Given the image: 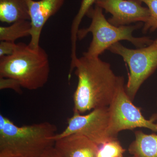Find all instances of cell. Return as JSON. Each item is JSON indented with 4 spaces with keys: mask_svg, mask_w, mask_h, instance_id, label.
<instances>
[{
    "mask_svg": "<svg viewBox=\"0 0 157 157\" xmlns=\"http://www.w3.org/2000/svg\"><path fill=\"white\" fill-rule=\"evenodd\" d=\"M50 71L48 54L40 46L33 48L25 43H17L12 54L0 57V77L16 79L26 89L43 87Z\"/></svg>",
    "mask_w": 157,
    "mask_h": 157,
    "instance_id": "obj_3",
    "label": "cell"
},
{
    "mask_svg": "<svg viewBox=\"0 0 157 157\" xmlns=\"http://www.w3.org/2000/svg\"><path fill=\"white\" fill-rule=\"evenodd\" d=\"M135 157V156H132V157Z\"/></svg>",
    "mask_w": 157,
    "mask_h": 157,
    "instance_id": "obj_21",
    "label": "cell"
},
{
    "mask_svg": "<svg viewBox=\"0 0 157 157\" xmlns=\"http://www.w3.org/2000/svg\"><path fill=\"white\" fill-rule=\"evenodd\" d=\"M56 125L43 122L18 126L0 114V157H41L53 147Z\"/></svg>",
    "mask_w": 157,
    "mask_h": 157,
    "instance_id": "obj_2",
    "label": "cell"
},
{
    "mask_svg": "<svg viewBox=\"0 0 157 157\" xmlns=\"http://www.w3.org/2000/svg\"><path fill=\"white\" fill-rule=\"evenodd\" d=\"M30 0H0V21L12 24L30 19L29 3Z\"/></svg>",
    "mask_w": 157,
    "mask_h": 157,
    "instance_id": "obj_11",
    "label": "cell"
},
{
    "mask_svg": "<svg viewBox=\"0 0 157 157\" xmlns=\"http://www.w3.org/2000/svg\"><path fill=\"white\" fill-rule=\"evenodd\" d=\"M110 116L109 107H100L93 109L86 115L74 113L67 120V126L61 133L57 134L53 139L73 134L83 135L99 146L107 141L116 139L109 134Z\"/></svg>",
    "mask_w": 157,
    "mask_h": 157,
    "instance_id": "obj_7",
    "label": "cell"
},
{
    "mask_svg": "<svg viewBox=\"0 0 157 157\" xmlns=\"http://www.w3.org/2000/svg\"><path fill=\"white\" fill-rule=\"evenodd\" d=\"M78 83L73 94V112L82 114L100 107H109L121 76L116 75L110 64L99 57L84 56L70 66Z\"/></svg>",
    "mask_w": 157,
    "mask_h": 157,
    "instance_id": "obj_1",
    "label": "cell"
},
{
    "mask_svg": "<svg viewBox=\"0 0 157 157\" xmlns=\"http://www.w3.org/2000/svg\"><path fill=\"white\" fill-rule=\"evenodd\" d=\"M66 0H30L29 11L31 29L30 42L29 45L33 48L40 46V37L46 22L52 16L56 14L64 4Z\"/></svg>",
    "mask_w": 157,
    "mask_h": 157,
    "instance_id": "obj_9",
    "label": "cell"
},
{
    "mask_svg": "<svg viewBox=\"0 0 157 157\" xmlns=\"http://www.w3.org/2000/svg\"><path fill=\"white\" fill-rule=\"evenodd\" d=\"M146 4L150 11L149 18L144 23L142 32L146 33L149 31L153 32L157 29V0H142Z\"/></svg>",
    "mask_w": 157,
    "mask_h": 157,
    "instance_id": "obj_16",
    "label": "cell"
},
{
    "mask_svg": "<svg viewBox=\"0 0 157 157\" xmlns=\"http://www.w3.org/2000/svg\"><path fill=\"white\" fill-rule=\"evenodd\" d=\"M99 147L87 137L78 134L57 139L54 145L62 157H97Z\"/></svg>",
    "mask_w": 157,
    "mask_h": 157,
    "instance_id": "obj_10",
    "label": "cell"
},
{
    "mask_svg": "<svg viewBox=\"0 0 157 157\" xmlns=\"http://www.w3.org/2000/svg\"><path fill=\"white\" fill-rule=\"evenodd\" d=\"M41 157H62L59 153L53 147H51L46 151Z\"/></svg>",
    "mask_w": 157,
    "mask_h": 157,
    "instance_id": "obj_19",
    "label": "cell"
},
{
    "mask_svg": "<svg viewBox=\"0 0 157 157\" xmlns=\"http://www.w3.org/2000/svg\"><path fill=\"white\" fill-rule=\"evenodd\" d=\"M142 0H97L95 5L112 14L107 20L112 25L119 27L139 21L147 22L150 11L142 6Z\"/></svg>",
    "mask_w": 157,
    "mask_h": 157,
    "instance_id": "obj_8",
    "label": "cell"
},
{
    "mask_svg": "<svg viewBox=\"0 0 157 157\" xmlns=\"http://www.w3.org/2000/svg\"><path fill=\"white\" fill-rule=\"evenodd\" d=\"M32 28L29 20H21L9 26H0V41L15 42L17 39L30 36Z\"/></svg>",
    "mask_w": 157,
    "mask_h": 157,
    "instance_id": "obj_13",
    "label": "cell"
},
{
    "mask_svg": "<svg viewBox=\"0 0 157 157\" xmlns=\"http://www.w3.org/2000/svg\"><path fill=\"white\" fill-rule=\"evenodd\" d=\"M157 108V100L156 102ZM156 124H157V109L156 112L154 113L151 116V117L150 118Z\"/></svg>",
    "mask_w": 157,
    "mask_h": 157,
    "instance_id": "obj_20",
    "label": "cell"
},
{
    "mask_svg": "<svg viewBox=\"0 0 157 157\" xmlns=\"http://www.w3.org/2000/svg\"><path fill=\"white\" fill-rule=\"evenodd\" d=\"M103 9L95 5L92 7L86 15L91 18L89 27L78 30V39H83L89 33L92 34L93 39L86 52L83 55L89 57H99L105 50L117 42L121 40L131 42L137 48L150 45L153 42L148 37H135L133 33L141 26L140 24L135 25L116 27L112 25L106 19Z\"/></svg>",
    "mask_w": 157,
    "mask_h": 157,
    "instance_id": "obj_4",
    "label": "cell"
},
{
    "mask_svg": "<svg viewBox=\"0 0 157 157\" xmlns=\"http://www.w3.org/2000/svg\"><path fill=\"white\" fill-rule=\"evenodd\" d=\"M97 0H82L80 8L77 14L73 19L71 28V41L76 42L77 41V35L79 27L82 21L88 11L92 7L93 4H95Z\"/></svg>",
    "mask_w": 157,
    "mask_h": 157,
    "instance_id": "obj_14",
    "label": "cell"
},
{
    "mask_svg": "<svg viewBox=\"0 0 157 157\" xmlns=\"http://www.w3.org/2000/svg\"><path fill=\"white\" fill-rule=\"evenodd\" d=\"M135 139L129 147L135 157H157V134H147L140 130L135 133Z\"/></svg>",
    "mask_w": 157,
    "mask_h": 157,
    "instance_id": "obj_12",
    "label": "cell"
},
{
    "mask_svg": "<svg viewBox=\"0 0 157 157\" xmlns=\"http://www.w3.org/2000/svg\"><path fill=\"white\" fill-rule=\"evenodd\" d=\"M125 151L126 150L116 138L100 146L97 157H124Z\"/></svg>",
    "mask_w": 157,
    "mask_h": 157,
    "instance_id": "obj_15",
    "label": "cell"
},
{
    "mask_svg": "<svg viewBox=\"0 0 157 157\" xmlns=\"http://www.w3.org/2000/svg\"><path fill=\"white\" fill-rule=\"evenodd\" d=\"M123 76L114 97L109 106L110 121L109 134L113 138H117L120 132L136 128H145L157 133V124L144 117L140 108L135 106L126 91Z\"/></svg>",
    "mask_w": 157,
    "mask_h": 157,
    "instance_id": "obj_6",
    "label": "cell"
},
{
    "mask_svg": "<svg viewBox=\"0 0 157 157\" xmlns=\"http://www.w3.org/2000/svg\"><path fill=\"white\" fill-rule=\"evenodd\" d=\"M21 85L19 82L14 78L0 77V90L9 89L19 94L22 93Z\"/></svg>",
    "mask_w": 157,
    "mask_h": 157,
    "instance_id": "obj_17",
    "label": "cell"
},
{
    "mask_svg": "<svg viewBox=\"0 0 157 157\" xmlns=\"http://www.w3.org/2000/svg\"><path fill=\"white\" fill-rule=\"evenodd\" d=\"M17 47L15 42L1 41L0 42V57L10 55L14 52Z\"/></svg>",
    "mask_w": 157,
    "mask_h": 157,
    "instance_id": "obj_18",
    "label": "cell"
},
{
    "mask_svg": "<svg viewBox=\"0 0 157 157\" xmlns=\"http://www.w3.org/2000/svg\"><path fill=\"white\" fill-rule=\"evenodd\" d=\"M108 50L121 56L128 66L130 72L125 88L133 101L140 86L157 70V38L150 45L142 48L131 49L118 42Z\"/></svg>",
    "mask_w": 157,
    "mask_h": 157,
    "instance_id": "obj_5",
    "label": "cell"
}]
</instances>
